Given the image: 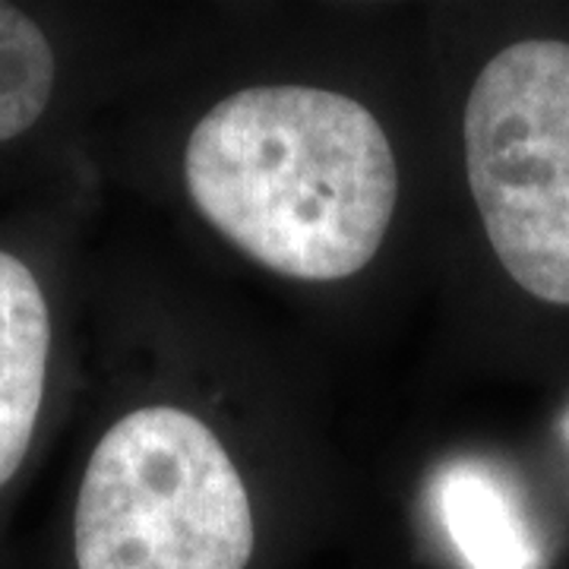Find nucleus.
<instances>
[{
	"instance_id": "f257e3e1",
	"label": "nucleus",
	"mask_w": 569,
	"mask_h": 569,
	"mask_svg": "<svg viewBox=\"0 0 569 569\" xmlns=\"http://www.w3.org/2000/svg\"><path fill=\"white\" fill-rule=\"evenodd\" d=\"M183 181L219 234L301 282L361 272L399 203L387 130L313 86H253L216 104L187 140Z\"/></svg>"
},
{
	"instance_id": "f03ea898",
	"label": "nucleus",
	"mask_w": 569,
	"mask_h": 569,
	"mask_svg": "<svg viewBox=\"0 0 569 569\" xmlns=\"http://www.w3.org/2000/svg\"><path fill=\"white\" fill-rule=\"evenodd\" d=\"M253 538L244 478L197 415L140 408L92 449L73 512L80 569H247Z\"/></svg>"
},
{
	"instance_id": "7ed1b4c3",
	"label": "nucleus",
	"mask_w": 569,
	"mask_h": 569,
	"mask_svg": "<svg viewBox=\"0 0 569 569\" xmlns=\"http://www.w3.org/2000/svg\"><path fill=\"white\" fill-rule=\"evenodd\" d=\"M462 137L500 266L522 291L569 307V41L503 48L471 86Z\"/></svg>"
},
{
	"instance_id": "20e7f679",
	"label": "nucleus",
	"mask_w": 569,
	"mask_h": 569,
	"mask_svg": "<svg viewBox=\"0 0 569 569\" xmlns=\"http://www.w3.org/2000/svg\"><path fill=\"white\" fill-rule=\"evenodd\" d=\"M51 317L32 269L0 250V488L20 471L39 425Z\"/></svg>"
},
{
	"instance_id": "39448f33",
	"label": "nucleus",
	"mask_w": 569,
	"mask_h": 569,
	"mask_svg": "<svg viewBox=\"0 0 569 569\" xmlns=\"http://www.w3.org/2000/svg\"><path fill=\"white\" fill-rule=\"evenodd\" d=\"M433 500L452 545L471 569L535 567L529 526L493 471L475 462H456L437 478Z\"/></svg>"
},
{
	"instance_id": "423d86ee",
	"label": "nucleus",
	"mask_w": 569,
	"mask_h": 569,
	"mask_svg": "<svg viewBox=\"0 0 569 569\" xmlns=\"http://www.w3.org/2000/svg\"><path fill=\"white\" fill-rule=\"evenodd\" d=\"M58 63L39 22L0 3V142L32 130L54 96Z\"/></svg>"
}]
</instances>
